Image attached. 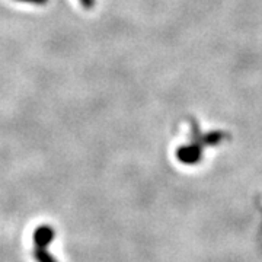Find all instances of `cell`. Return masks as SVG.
Instances as JSON below:
<instances>
[{
	"instance_id": "6da1fadb",
	"label": "cell",
	"mask_w": 262,
	"mask_h": 262,
	"mask_svg": "<svg viewBox=\"0 0 262 262\" xmlns=\"http://www.w3.org/2000/svg\"><path fill=\"white\" fill-rule=\"evenodd\" d=\"M56 237L54 227L48 225H42L38 227L34 233V256L37 262H57V259L47 252V246Z\"/></svg>"
},
{
	"instance_id": "7a4b0ae2",
	"label": "cell",
	"mask_w": 262,
	"mask_h": 262,
	"mask_svg": "<svg viewBox=\"0 0 262 262\" xmlns=\"http://www.w3.org/2000/svg\"><path fill=\"white\" fill-rule=\"evenodd\" d=\"M177 158H178L179 162H182L185 165H194L201 159V149L196 144L182 146L177 151Z\"/></svg>"
},
{
	"instance_id": "3957f363",
	"label": "cell",
	"mask_w": 262,
	"mask_h": 262,
	"mask_svg": "<svg viewBox=\"0 0 262 262\" xmlns=\"http://www.w3.org/2000/svg\"><path fill=\"white\" fill-rule=\"evenodd\" d=\"M79 2H80V5L83 6V9H86V10L94 9L95 0H79Z\"/></svg>"
},
{
	"instance_id": "277c9868",
	"label": "cell",
	"mask_w": 262,
	"mask_h": 262,
	"mask_svg": "<svg viewBox=\"0 0 262 262\" xmlns=\"http://www.w3.org/2000/svg\"><path fill=\"white\" fill-rule=\"evenodd\" d=\"M18 2H24V3H32V5H38V6H42L46 5L48 0H18Z\"/></svg>"
}]
</instances>
